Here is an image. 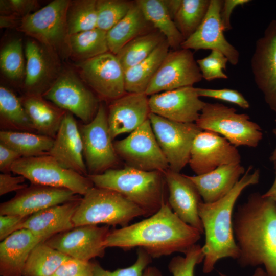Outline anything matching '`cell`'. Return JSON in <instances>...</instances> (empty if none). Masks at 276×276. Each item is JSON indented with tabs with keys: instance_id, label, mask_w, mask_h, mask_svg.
Listing matches in <instances>:
<instances>
[{
	"instance_id": "cell-1",
	"label": "cell",
	"mask_w": 276,
	"mask_h": 276,
	"mask_svg": "<svg viewBox=\"0 0 276 276\" xmlns=\"http://www.w3.org/2000/svg\"><path fill=\"white\" fill-rule=\"evenodd\" d=\"M201 234L180 219L167 202L144 220L110 231L104 244L106 248L124 250L141 248L156 258L177 252L185 254L196 244Z\"/></svg>"
},
{
	"instance_id": "cell-2",
	"label": "cell",
	"mask_w": 276,
	"mask_h": 276,
	"mask_svg": "<svg viewBox=\"0 0 276 276\" xmlns=\"http://www.w3.org/2000/svg\"><path fill=\"white\" fill-rule=\"evenodd\" d=\"M233 230L242 267L263 265L276 276V201L259 192L250 194L233 215Z\"/></svg>"
},
{
	"instance_id": "cell-3",
	"label": "cell",
	"mask_w": 276,
	"mask_h": 276,
	"mask_svg": "<svg viewBox=\"0 0 276 276\" xmlns=\"http://www.w3.org/2000/svg\"><path fill=\"white\" fill-rule=\"evenodd\" d=\"M250 166L233 189L224 197L212 203L201 202L198 213L202 222L205 243L202 246L204 254L203 272L208 274L214 269L222 259H238L239 250L233 230V210L243 191L247 187L257 185L260 179V170L250 172Z\"/></svg>"
},
{
	"instance_id": "cell-4",
	"label": "cell",
	"mask_w": 276,
	"mask_h": 276,
	"mask_svg": "<svg viewBox=\"0 0 276 276\" xmlns=\"http://www.w3.org/2000/svg\"><path fill=\"white\" fill-rule=\"evenodd\" d=\"M95 187L116 191L139 206L150 216L168 202L164 173L147 171L129 166L110 169L99 174L87 176Z\"/></svg>"
},
{
	"instance_id": "cell-5",
	"label": "cell",
	"mask_w": 276,
	"mask_h": 276,
	"mask_svg": "<svg viewBox=\"0 0 276 276\" xmlns=\"http://www.w3.org/2000/svg\"><path fill=\"white\" fill-rule=\"evenodd\" d=\"M142 216L146 217L145 211L121 194L94 187L81 198L72 222L74 227L101 223L124 227Z\"/></svg>"
},
{
	"instance_id": "cell-6",
	"label": "cell",
	"mask_w": 276,
	"mask_h": 276,
	"mask_svg": "<svg viewBox=\"0 0 276 276\" xmlns=\"http://www.w3.org/2000/svg\"><path fill=\"white\" fill-rule=\"evenodd\" d=\"M195 123L202 130L222 135L236 147H257L263 138L261 128L248 115L219 103H206Z\"/></svg>"
},
{
	"instance_id": "cell-7",
	"label": "cell",
	"mask_w": 276,
	"mask_h": 276,
	"mask_svg": "<svg viewBox=\"0 0 276 276\" xmlns=\"http://www.w3.org/2000/svg\"><path fill=\"white\" fill-rule=\"evenodd\" d=\"M70 0H54L22 18L16 29L56 53L69 56L66 12Z\"/></svg>"
},
{
	"instance_id": "cell-8",
	"label": "cell",
	"mask_w": 276,
	"mask_h": 276,
	"mask_svg": "<svg viewBox=\"0 0 276 276\" xmlns=\"http://www.w3.org/2000/svg\"><path fill=\"white\" fill-rule=\"evenodd\" d=\"M10 172L32 184L65 188L79 195L84 196L94 186L87 176L63 167L49 154L21 157L12 165Z\"/></svg>"
},
{
	"instance_id": "cell-9",
	"label": "cell",
	"mask_w": 276,
	"mask_h": 276,
	"mask_svg": "<svg viewBox=\"0 0 276 276\" xmlns=\"http://www.w3.org/2000/svg\"><path fill=\"white\" fill-rule=\"evenodd\" d=\"M42 96L60 108L75 115L84 124L93 120L98 110L99 98L75 71L62 69Z\"/></svg>"
},
{
	"instance_id": "cell-10",
	"label": "cell",
	"mask_w": 276,
	"mask_h": 276,
	"mask_svg": "<svg viewBox=\"0 0 276 276\" xmlns=\"http://www.w3.org/2000/svg\"><path fill=\"white\" fill-rule=\"evenodd\" d=\"M83 156L88 175L99 174L112 169L118 162L107 121L106 109L100 103L91 121L79 127Z\"/></svg>"
},
{
	"instance_id": "cell-11",
	"label": "cell",
	"mask_w": 276,
	"mask_h": 276,
	"mask_svg": "<svg viewBox=\"0 0 276 276\" xmlns=\"http://www.w3.org/2000/svg\"><path fill=\"white\" fill-rule=\"evenodd\" d=\"M149 120L169 169L179 173L189 163L193 140L202 130L195 123L177 122L152 112Z\"/></svg>"
},
{
	"instance_id": "cell-12",
	"label": "cell",
	"mask_w": 276,
	"mask_h": 276,
	"mask_svg": "<svg viewBox=\"0 0 276 276\" xmlns=\"http://www.w3.org/2000/svg\"><path fill=\"white\" fill-rule=\"evenodd\" d=\"M113 145L117 155L127 166L163 173L169 169L149 119L126 137L116 141Z\"/></svg>"
},
{
	"instance_id": "cell-13",
	"label": "cell",
	"mask_w": 276,
	"mask_h": 276,
	"mask_svg": "<svg viewBox=\"0 0 276 276\" xmlns=\"http://www.w3.org/2000/svg\"><path fill=\"white\" fill-rule=\"evenodd\" d=\"M76 66L81 79L103 99L112 101L126 93L124 71L112 53L79 62Z\"/></svg>"
},
{
	"instance_id": "cell-14",
	"label": "cell",
	"mask_w": 276,
	"mask_h": 276,
	"mask_svg": "<svg viewBox=\"0 0 276 276\" xmlns=\"http://www.w3.org/2000/svg\"><path fill=\"white\" fill-rule=\"evenodd\" d=\"M202 79L191 50L169 51L150 82L145 94L151 96L181 87L193 86Z\"/></svg>"
},
{
	"instance_id": "cell-15",
	"label": "cell",
	"mask_w": 276,
	"mask_h": 276,
	"mask_svg": "<svg viewBox=\"0 0 276 276\" xmlns=\"http://www.w3.org/2000/svg\"><path fill=\"white\" fill-rule=\"evenodd\" d=\"M109 232L108 225H81L56 234L44 242L71 258L89 262L104 256V243Z\"/></svg>"
},
{
	"instance_id": "cell-16",
	"label": "cell",
	"mask_w": 276,
	"mask_h": 276,
	"mask_svg": "<svg viewBox=\"0 0 276 276\" xmlns=\"http://www.w3.org/2000/svg\"><path fill=\"white\" fill-rule=\"evenodd\" d=\"M236 147L215 132L202 130L194 138L189 164L196 175L210 172L225 165L241 163Z\"/></svg>"
},
{
	"instance_id": "cell-17",
	"label": "cell",
	"mask_w": 276,
	"mask_h": 276,
	"mask_svg": "<svg viewBox=\"0 0 276 276\" xmlns=\"http://www.w3.org/2000/svg\"><path fill=\"white\" fill-rule=\"evenodd\" d=\"M25 55L26 61L24 89L26 95L42 96L61 71L59 56L34 39L26 43Z\"/></svg>"
},
{
	"instance_id": "cell-18",
	"label": "cell",
	"mask_w": 276,
	"mask_h": 276,
	"mask_svg": "<svg viewBox=\"0 0 276 276\" xmlns=\"http://www.w3.org/2000/svg\"><path fill=\"white\" fill-rule=\"evenodd\" d=\"M251 68L265 102L276 113V19L269 22L263 35L257 40Z\"/></svg>"
},
{
	"instance_id": "cell-19",
	"label": "cell",
	"mask_w": 276,
	"mask_h": 276,
	"mask_svg": "<svg viewBox=\"0 0 276 276\" xmlns=\"http://www.w3.org/2000/svg\"><path fill=\"white\" fill-rule=\"evenodd\" d=\"M79 197V195L67 189L31 183L17 191L10 200L1 203L0 215L27 217Z\"/></svg>"
},
{
	"instance_id": "cell-20",
	"label": "cell",
	"mask_w": 276,
	"mask_h": 276,
	"mask_svg": "<svg viewBox=\"0 0 276 276\" xmlns=\"http://www.w3.org/2000/svg\"><path fill=\"white\" fill-rule=\"evenodd\" d=\"M222 0H210L206 14L196 31L183 41L181 48L198 50H211L222 53L232 65L238 64V51L225 38L220 11Z\"/></svg>"
},
{
	"instance_id": "cell-21",
	"label": "cell",
	"mask_w": 276,
	"mask_h": 276,
	"mask_svg": "<svg viewBox=\"0 0 276 276\" xmlns=\"http://www.w3.org/2000/svg\"><path fill=\"white\" fill-rule=\"evenodd\" d=\"M205 104L193 86L163 91L151 95L149 98L150 112L183 123H195Z\"/></svg>"
},
{
	"instance_id": "cell-22",
	"label": "cell",
	"mask_w": 276,
	"mask_h": 276,
	"mask_svg": "<svg viewBox=\"0 0 276 276\" xmlns=\"http://www.w3.org/2000/svg\"><path fill=\"white\" fill-rule=\"evenodd\" d=\"M168 191V202L173 212L182 221L203 233L198 213L201 197L187 175L167 170L164 172Z\"/></svg>"
},
{
	"instance_id": "cell-23",
	"label": "cell",
	"mask_w": 276,
	"mask_h": 276,
	"mask_svg": "<svg viewBox=\"0 0 276 276\" xmlns=\"http://www.w3.org/2000/svg\"><path fill=\"white\" fill-rule=\"evenodd\" d=\"M49 155L63 167L88 175L80 129L70 112H65Z\"/></svg>"
},
{
	"instance_id": "cell-24",
	"label": "cell",
	"mask_w": 276,
	"mask_h": 276,
	"mask_svg": "<svg viewBox=\"0 0 276 276\" xmlns=\"http://www.w3.org/2000/svg\"><path fill=\"white\" fill-rule=\"evenodd\" d=\"M150 113L149 98L145 93H126L111 101L107 121L112 139L135 130L149 119Z\"/></svg>"
},
{
	"instance_id": "cell-25",
	"label": "cell",
	"mask_w": 276,
	"mask_h": 276,
	"mask_svg": "<svg viewBox=\"0 0 276 276\" xmlns=\"http://www.w3.org/2000/svg\"><path fill=\"white\" fill-rule=\"evenodd\" d=\"M81 198L80 197L31 215L16 227L15 231L27 229L45 241L56 234L70 230L74 227L72 218Z\"/></svg>"
},
{
	"instance_id": "cell-26",
	"label": "cell",
	"mask_w": 276,
	"mask_h": 276,
	"mask_svg": "<svg viewBox=\"0 0 276 276\" xmlns=\"http://www.w3.org/2000/svg\"><path fill=\"white\" fill-rule=\"evenodd\" d=\"M45 241L27 229L17 230L0 243L1 276H22L27 260L33 248Z\"/></svg>"
},
{
	"instance_id": "cell-27",
	"label": "cell",
	"mask_w": 276,
	"mask_h": 276,
	"mask_svg": "<svg viewBox=\"0 0 276 276\" xmlns=\"http://www.w3.org/2000/svg\"><path fill=\"white\" fill-rule=\"evenodd\" d=\"M245 171L240 164H228L201 175L187 176L196 186L203 201L212 203L226 196Z\"/></svg>"
},
{
	"instance_id": "cell-28",
	"label": "cell",
	"mask_w": 276,
	"mask_h": 276,
	"mask_svg": "<svg viewBox=\"0 0 276 276\" xmlns=\"http://www.w3.org/2000/svg\"><path fill=\"white\" fill-rule=\"evenodd\" d=\"M20 99L35 131L54 139L66 111L41 95H26Z\"/></svg>"
},
{
	"instance_id": "cell-29",
	"label": "cell",
	"mask_w": 276,
	"mask_h": 276,
	"mask_svg": "<svg viewBox=\"0 0 276 276\" xmlns=\"http://www.w3.org/2000/svg\"><path fill=\"white\" fill-rule=\"evenodd\" d=\"M155 29L135 1L127 14L107 32L109 51L116 55L128 42Z\"/></svg>"
},
{
	"instance_id": "cell-30",
	"label": "cell",
	"mask_w": 276,
	"mask_h": 276,
	"mask_svg": "<svg viewBox=\"0 0 276 276\" xmlns=\"http://www.w3.org/2000/svg\"><path fill=\"white\" fill-rule=\"evenodd\" d=\"M166 39L161 42L146 59L125 72L126 93H145L153 77L169 52Z\"/></svg>"
},
{
	"instance_id": "cell-31",
	"label": "cell",
	"mask_w": 276,
	"mask_h": 276,
	"mask_svg": "<svg viewBox=\"0 0 276 276\" xmlns=\"http://www.w3.org/2000/svg\"><path fill=\"white\" fill-rule=\"evenodd\" d=\"M145 17L161 33L173 50L181 48L185 40L170 16L163 0L135 1Z\"/></svg>"
},
{
	"instance_id": "cell-32",
	"label": "cell",
	"mask_w": 276,
	"mask_h": 276,
	"mask_svg": "<svg viewBox=\"0 0 276 276\" xmlns=\"http://www.w3.org/2000/svg\"><path fill=\"white\" fill-rule=\"evenodd\" d=\"M54 139L33 132L10 130L0 131V143L18 153L22 157L48 155Z\"/></svg>"
},
{
	"instance_id": "cell-33",
	"label": "cell",
	"mask_w": 276,
	"mask_h": 276,
	"mask_svg": "<svg viewBox=\"0 0 276 276\" xmlns=\"http://www.w3.org/2000/svg\"><path fill=\"white\" fill-rule=\"evenodd\" d=\"M69 56L83 61L109 51L107 32L98 28L68 36Z\"/></svg>"
},
{
	"instance_id": "cell-34",
	"label": "cell",
	"mask_w": 276,
	"mask_h": 276,
	"mask_svg": "<svg viewBox=\"0 0 276 276\" xmlns=\"http://www.w3.org/2000/svg\"><path fill=\"white\" fill-rule=\"evenodd\" d=\"M0 117L1 123L10 130L36 131L20 98L3 85L0 86Z\"/></svg>"
},
{
	"instance_id": "cell-35",
	"label": "cell",
	"mask_w": 276,
	"mask_h": 276,
	"mask_svg": "<svg viewBox=\"0 0 276 276\" xmlns=\"http://www.w3.org/2000/svg\"><path fill=\"white\" fill-rule=\"evenodd\" d=\"M70 258L44 241L41 242L30 252L22 276H51Z\"/></svg>"
},
{
	"instance_id": "cell-36",
	"label": "cell",
	"mask_w": 276,
	"mask_h": 276,
	"mask_svg": "<svg viewBox=\"0 0 276 276\" xmlns=\"http://www.w3.org/2000/svg\"><path fill=\"white\" fill-rule=\"evenodd\" d=\"M165 39L159 31H152L126 44L116 55L124 73L148 57Z\"/></svg>"
},
{
	"instance_id": "cell-37",
	"label": "cell",
	"mask_w": 276,
	"mask_h": 276,
	"mask_svg": "<svg viewBox=\"0 0 276 276\" xmlns=\"http://www.w3.org/2000/svg\"><path fill=\"white\" fill-rule=\"evenodd\" d=\"M210 0H181L173 20L185 40L201 24L208 12Z\"/></svg>"
},
{
	"instance_id": "cell-38",
	"label": "cell",
	"mask_w": 276,
	"mask_h": 276,
	"mask_svg": "<svg viewBox=\"0 0 276 276\" xmlns=\"http://www.w3.org/2000/svg\"><path fill=\"white\" fill-rule=\"evenodd\" d=\"M66 23L69 35L96 28L97 0L70 1Z\"/></svg>"
},
{
	"instance_id": "cell-39",
	"label": "cell",
	"mask_w": 276,
	"mask_h": 276,
	"mask_svg": "<svg viewBox=\"0 0 276 276\" xmlns=\"http://www.w3.org/2000/svg\"><path fill=\"white\" fill-rule=\"evenodd\" d=\"M22 42L18 38L7 42L0 52V67L10 81L17 82L25 76L26 63Z\"/></svg>"
},
{
	"instance_id": "cell-40",
	"label": "cell",
	"mask_w": 276,
	"mask_h": 276,
	"mask_svg": "<svg viewBox=\"0 0 276 276\" xmlns=\"http://www.w3.org/2000/svg\"><path fill=\"white\" fill-rule=\"evenodd\" d=\"M133 3L125 0H97V28L108 32L127 14Z\"/></svg>"
},
{
	"instance_id": "cell-41",
	"label": "cell",
	"mask_w": 276,
	"mask_h": 276,
	"mask_svg": "<svg viewBox=\"0 0 276 276\" xmlns=\"http://www.w3.org/2000/svg\"><path fill=\"white\" fill-rule=\"evenodd\" d=\"M173 258L168 265V269L173 276H194L197 265L204 260L202 246L195 244L185 254Z\"/></svg>"
},
{
	"instance_id": "cell-42",
	"label": "cell",
	"mask_w": 276,
	"mask_h": 276,
	"mask_svg": "<svg viewBox=\"0 0 276 276\" xmlns=\"http://www.w3.org/2000/svg\"><path fill=\"white\" fill-rule=\"evenodd\" d=\"M152 258L145 250L139 248L137 250L136 260L131 266L111 271L95 263L93 276H143L144 270L151 262Z\"/></svg>"
},
{
	"instance_id": "cell-43",
	"label": "cell",
	"mask_w": 276,
	"mask_h": 276,
	"mask_svg": "<svg viewBox=\"0 0 276 276\" xmlns=\"http://www.w3.org/2000/svg\"><path fill=\"white\" fill-rule=\"evenodd\" d=\"M202 78L206 81L216 79H228V76L223 72L225 69L227 58L221 52L211 51L206 57L196 60Z\"/></svg>"
},
{
	"instance_id": "cell-44",
	"label": "cell",
	"mask_w": 276,
	"mask_h": 276,
	"mask_svg": "<svg viewBox=\"0 0 276 276\" xmlns=\"http://www.w3.org/2000/svg\"><path fill=\"white\" fill-rule=\"evenodd\" d=\"M36 0H1V15L22 19L39 9Z\"/></svg>"
},
{
	"instance_id": "cell-45",
	"label": "cell",
	"mask_w": 276,
	"mask_h": 276,
	"mask_svg": "<svg viewBox=\"0 0 276 276\" xmlns=\"http://www.w3.org/2000/svg\"><path fill=\"white\" fill-rule=\"evenodd\" d=\"M199 97L212 98L235 104L243 109H248L250 104L243 95L238 90L229 89L196 88Z\"/></svg>"
},
{
	"instance_id": "cell-46",
	"label": "cell",
	"mask_w": 276,
	"mask_h": 276,
	"mask_svg": "<svg viewBox=\"0 0 276 276\" xmlns=\"http://www.w3.org/2000/svg\"><path fill=\"white\" fill-rule=\"evenodd\" d=\"M93 263L70 257L51 276H93Z\"/></svg>"
},
{
	"instance_id": "cell-47",
	"label": "cell",
	"mask_w": 276,
	"mask_h": 276,
	"mask_svg": "<svg viewBox=\"0 0 276 276\" xmlns=\"http://www.w3.org/2000/svg\"><path fill=\"white\" fill-rule=\"evenodd\" d=\"M26 178L21 176H12L9 173H2L0 174V195L14 191H18L26 187L24 183Z\"/></svg>"
},
{
	"instance_id": "cell-48",
	"label": "cell",
	"mask_w": 276,
	"mask_h": 276,
	"mask_svg": "<svg viewBox=\"0 0 276 276\" xmlns=\"http://www.w3.org/2000/svg\"><path fill=\"white\" fill-rule=\"evenodd\" d=\"M16 215H0V240H3L15 231L28 217Z\"/></svg>"
},
{
	"instance_id": "cell-49",
	"label": "cell",
	"mask_w": 276,
	"mask_h": 276,
	"mask_svg": "<svg viewBox=\"0 0 276 276\" xmlns=\"http://www.w3.org/2000/svg\"><path fill=\"white\" fill-rule=\"evenodd\" d=\"M21 157L14 150L0 143V171L2 173L10 172L12 165Z\"/></svg>"
},
{
	"instance_id": "cell-50",
	"label": "cell",
	"mask_w": 276,
	"mask_h": 276,
	"mask_svg": "<svg viewBox=\"0 0 276 276\" xmlns=\"http://www.w3.org/2000/svg\"><path fill=\"white\" fill-rule=\"evenodd\" d=\"M250 2L249 0H225L220 11V18L224 31L232 29L230 18L234 9L237 6L243 5Z\"/></svg>"
},
{
	"instance_id": "cell-51",
	"label": "cell",
	"mask_w": 276,
	"mask_h": 276,
	"mask_svg": "<svg viewBox=\"0 0 276 276\" xmlns=\"http://www.w3.org/2000/svg\"><path fill=\"white\" fill-rule=\"evenodd\" d=\"M21 19L10 16L1 15V28L15 27L17 28L20 24Z\"/></svg>"
},
{
	"instance_id": "cell-52",
	"label": "cell",
	"mask_w": 276,
	"mask_h": 276,
	"mask_svg": "<svg viewBox=\"0 0 276 276\" xmlns=\"http://www.w3.org/2000/svg\"><path fill=\"white\" fill-rule=\"evenodd\" d=\"M163 1L173 20L174 16L180 7L181 0H163Z\"/></svg>"
},
{
	"instance_id": "cell-53",
	"label": "cell",
	"mask_w": 276,
	"mask_h": 276,
	"mask_svg": "<svg viewBox=\"0 0 276 276\" xmlns=\"http://www.w3.org/2000/svg\"><path fill=\"white\" fill-rule=\"evenodd\" d=\"M275 172V178L274 181L268 190L262 194L264 197L272 199L276 201V160L273 162Z\"/></svg>"
},
{
	"instance_id": "cell-54",
	"label": "cell",
	"mask_w": 276,
	"mask_h": 276,
	"mask_svg": "<svg viewBox=\"0 0 276 276\" xmlns=\"http://www.w3.org/2000/svg\"><path fill=\"white\" fill-rule=\"evenodd\" d=\"M143 276H162V274L155 267L148 266L144 270Z\"/></svg>"
},
{
	"instance_id": "cell-55",
	"label": "cell",
	"mask_w": 276,
	"mask_h": 276,
	"mask_svg": "<svg viewBox=\"0 0 276 276\" xmlns=\"http://www.w3.org/2000/svg\"><path fill=\"white\" fill-rule=\"evenodd\" d=\"M218 273L220 276H227L221 272H219ZM252 276H267V275L265 270L259 267L255 270Z\"/></svg>"
},
{
	"instance_id": "cell-56",
	"label": "cell",
	"mask_w": 276,
	"mask_h": 276,
	"mask_svg": "<svg viewBox=\"0 0 276 276\" xmlns=\"http://www.w3.org/2000/svg\"><path fill=\"white\" fill-rule=\"evenodd\" d=\"M272 131H273V133L274 134V135H275L276 137V127L273 128ZM269 160L271 162H274L276 160V146L275 148L274 149L273 151H272V152L271 153V155L269 157Z\"/></svg>"
},
{
	"instance_id": "cell-57",
	"label": "cell",
	"mask_w": 276,
	"mask_h": 276,
	"mask_svg": "<svg viewBox=\"0 0 276 276\" xmlns=\"http://www.w3.org/2000/svg\"><path fill=\"white\" fill-rule=\"evenodd\" d=\"M275 123H276V119L275 120Z\"/></svg>"
}]
</instances>
